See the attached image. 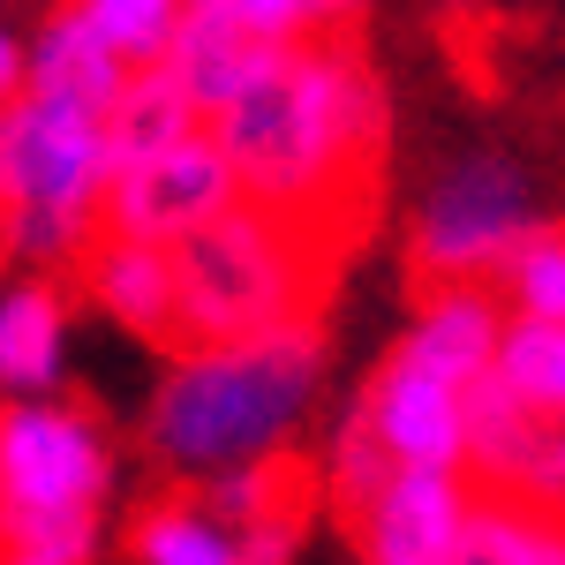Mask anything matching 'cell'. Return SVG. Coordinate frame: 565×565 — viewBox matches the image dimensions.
<instances>
[{"instance_id":"6da1fadb","label":"cell","mask_w":565,"mask_h":565,"mask_svg":"<svg viewBox=\"0 0 565 565\" xmlns=\"http://www.w3.org/2000/svg\"><path fill=\"white\" fill-rule=\"evenodd\" d=\"M212 143L234 159L249 204L309 218L362 249L385 174V84L362 53V31L287 45L212 121Z\"/></svg>"},{"instance_id":"7a4b0ae2","label":"cell","mask_w":565,"mask_h":565,"mask_svg":"<svg viewBox=\"0 0 565 565\" xmlns=\"http://www.w3.org/2000/svg\"><path fill=\"white\" fill-rule=\"evenodd\" d=\"M167 257H174V287H181L174 354L189 362V354L249 348V340L295 332V324H324L332 279L354 257V242L242 196L212 226L181 234Z\"/></svg>"},{"instance_id":"3957f363","label":"cell","mask_w":565,"mask_h":565,"mask_svg":"<svg viewBox=\"0 0 565 565\" xmlns=\"http://www.w3.org/2000/svg\"><path fill=\"white\" fill-rule=\"evenodd\" d=\"M317 370H324V324H295V332H271L249 348L189 354L151 407L159 460L181 476H218V468L264 460V445L309 407Z\"/></svg>"},{"instance_id":"277c9868","label":"cell","mask_w":565,"mask_h":565,"mask_svg":"<svg viewBox=\"0 0 565 565\" xmlns=\"http://www.w3.org/2000/svg\"><path fill=\"white\" fill-rule=\"evenodd\" d=\"M535 218H527V174L505 159H468L460 174L430 189V204L415 218V249H407V295L415 309L452 295V287H498V271L513 264Z\"/></svg>"},{"instance_id":"5b68a950","label":"cell","mask_w":565,"mask_h":565,"mask_svg":"<svg viewBox=\"0 0 565 565\" xmlns=\"http://www.w3.org/2000/svg\"><path fill=\"white\" fill-rule=\"evenodd\" d=\"M106 490V445L84 407H15L0 430V498L15 521H68L98 513Z\"/></svg>"},{"instance_id":"8992f818","label":"cell","mask_w":565,"mask_h":565,"mask_svg":"<svg viewBox=\"0 0 565 565\" xmlns=\"http://www.w3.org/2000/svg\"><path fill=\"white\" fill-rule=\"evenodd\" d=\"M242 204V174H234V159L212 143V129L174 143L167 159H151V167H136L106 189V212L98 226L106 234H129V242H159V249H174L181 234H196V226H212L218 212H234Z\"/></svg>"},{"instance_id":"52a82bcc","label":"cell","mask_w":565,"mask_h":565,"mask_svg":"<svg viewBox=\"0 0 565 565\" xmlns=\"http://www.w3.org/2000/svg\"><path fill=\"white\" fill-rule=\"evenodd\" d=\"M476 521V476L460 468H399L392 490L354 527L362 565H452Z\"/></svg>"},{"instance_id":"ba28073f","label":"cell","mask_w":565,"mask_h":565,"mask_svg":"<svg viewBox=\"0 0 565 565\" xmlns=\"http://www.w3.org/2000/svg\"><path fill=\"white\" fill-rule=\"evenodd\" d=\"M468 385H452L445 370H430L415 348H399L370 377L362 415L377 423L399 468H468Z\"/></svg>"},{"instance_id":"9c48e42d","label":"cell","mask_w":565,"mask_h":565,"mask_svg":"<svg viewBox=\"0 0 565 565\" xmlns=\"http://www.w3.org/2000/svg\"><path fill=\"white\" fill-rule=\"evenodd\" d=\"M324 498H332V490L317 482L309 452H264L257 468H226V476H218L212 513L226 521L242 565H287Z\"/></svg>"},{"instance_id":"30bf717a","label":"cell","mask_w":565,"mask_h":565,"mask_svg":"<svg viewBox=\"0 0 565 565\" xmlns=\"http://www.w3.org/2000/svg\"><path fill=\"white\" fill-rule=\"evenodd\" d=\"M279 53H287V45L264 39V31L242 15V8H234V0H189V23H181L167 68H174L181 90L204 106V129H212L218 114H226L242 90L257 84Z\"/></svg>"},{"instance_id":"8fae6325","label":"cell","mask_w":565,"mask_h":565,"mask_svg":"<svg viewBox=\"0 0 565 565\" xmlns=\"http://www.w3.org/2000/svg\"><path fill=\"white\" fill-rule=\"evenodd\" d=\"M90 287V302L106 309V317H121L129 332H143L151 348L174 354L181 340V287H174V257L159 249V242H129V234H106L98 226V242H90V257L76 264Z\"/></svg>"},{"instance_id":"7c38bea8","label":"cell","mask_w":565,"mask_h":565,"mask_svg":"<svg viewBox=\"0 0 565 565\" xmlns=\"http://www.w3.org/2000/svg\"><path fill=\"white\" fill-rule=\"evenodd\" d=\"M129 76H136V68L121 61V53H106L68 8H53L45 31H39V45H31V76H23L15 98H31V106H61V114H98V121H106V114L121 106ZM15 98H8V106H15Z\"/></svg>"},{"instance_id":"4fadbf2b","label":"cell","mask_w":565,"mask_h":565,"mask_svg":"<svg viewBox=\"0 0 565 565\" xmlns=\"http://www.w3.org/2000/svg\"><path fill=\"white\" fill-rule=\"evenodd\" d=\"M204 121V106L181 90V76L167 61H151V68H136L129 90H121V106L106 114V151H114V181L136 174V167H151V159H167L174 143H189Z\"/></svg>"},{"instance_id":"5bb4252c","label":"cell","mask_w":565,"mask_h":565,"mask_svg":"<svg viewBox=\"0 0 565 565\" xmlns=\"http://www.w3.org/2000/svg\"><path fill=\"white\" fill-rule=\"evenodd\" d=\"M498 340H505V324H498L490 287H452V295L423 302L415 309V332H407V348L423 354L430 370H445L452 385H476L482 370H498Z\"/></svg>"},{"instance_id":"9a60e30c","label":"cell","mask_w":565,"mask_h":565,"mask_svg":"<svg viewBox=\"0 0 565 565\" xmlns=\"http://www.w3.org/2000/svg\"><path fill=\"white\" fill-rule=\"evenodd\" d=\"M129 558L136 565H242L226 521L212 513V498H189V490H159L136 505L129 527Z\"/></svg>"},{"instance_id":"2e32d148","label":"cell","mask_w":565,"mask_h":565,"mask_svg":"<svg viewBox=\"0 0 565 565\" xmlns=\"http://www.w3.org/2000/svg\"><path fill=\"white\" fill-rule=\"evenodd\" d=\"M61 8H68L106 53H121L129 68L167 61L174 39H181V23H189V0H61Z\"/></svg>"},{"instance_id":"e0dca14e","label":"cell","mask_w":565,"mask_h":565,"mask_svg":"<svg viewBox=\"0 0 565 565\" xmlns=\"http://www.w3.org/2000/svg\"><path fill=\"white\" fill-rule=\"evenodd\" d=\"M392 476H399V460H392V445L377 437V423L354 407L348 430H340V445H332V468H324V490H332V513L348 521V535L362 521H370V505L392 490Z\"/></svg>"},{"instance_id":"ac0fdd59","label":"cell","mask_w":565,"mask_h":565,"mask_svg":"<svg viewBox=\"0 0 565 565\" xmlns=\"http://www.w3.org/2000/svg\"><path fill=\"white\" fill-rule=\"evenodd\" d=\"M61 362V295L53 287H15L0 309V377L23 392L45 385Z\"/></svg>"},{"instance_id":"d6986e66","label":"cell","mask_w":565,"mask_h":565,"mask_svg":"<svg viewBox=\"0 0 565 565\" xmlns=\"http://www.w3.org/2000/svg\"><path fill=\"white\" fill-rule=\"evenodd\" d=\"M498 377L521 392L527 407L565 415V324L558 317H513L498 340Z\"/></svg>"},{"instance_id":"ffe728a7","label":"cell","mask_w":565,"mask_h":565,"mask_svg":"<svg viewBox=\"0 0 565 565\" xmlns=\"http://www.w3.org/2000/svg\"><path fill=\"white\" fill-rule=\"evenodd\" d=\"M498 287L513 295L521 317H558L565 324V218L527 234L521 249H513V264L498 271Z\"/></svg>"}]
</instances>
